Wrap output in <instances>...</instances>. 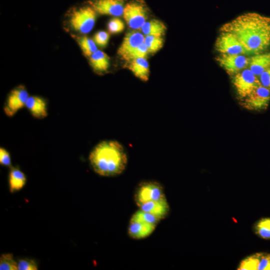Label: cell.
<instances>
[{"label": "cell", "mask_w": 270, "mask_h": 270, "mask_svg": "<svg viewBox=\"0 0 270 270\" xmlns=\"http://www.w3.org/2000/svg\"><path fill=\"white\" fill-rule=\"evenodd\" d=\"M220 32L234 35L249 54L264 52L270 46V16L256 12L242 14L224 24Z\"/></svg>", "instance_id": "cell-1"}, {"label": "cell", "mask_w": 270, "mask_h": 270, "mask_svg": "<svg viewBox=\"0 0 270 270\" xmlns=\"http://www.w3.org/2000/svg\"><path fill=\"white\" fill-rule=\"evenodd\" d=\"M88 159L94 170L104 176L120 174L125 170L128 162L124 147L114 140H103L98 144L90 152Z\"/></svg>", "instance_id": "cell-2"}, {"label": "cell", "mask_w": 270, "mask_h": 270, "mask_svg": "<svg viewBox=\"0 0 270 270\" xmlns=\"http://www.w3.org/2000/svg\"><path fill=\"white\" fill-rule=\"evenodd\" d=\"M97 14L88 4L75 8L72 12L69 17L70 27L80 34H88L94 26Z\"/></svg>", "instance_id": "cell-3"}, {"label": "cell", "mask_w": 270, "mask_h": 270, "mask_svg": "<svg viewBox=\"0 0 270 270\" xmlns=\"http://www.w3.org/2000/svg\"><path fill=\"white\" fill-rule=\"evenodd\" d=\"M149 14L150 10L144 0H131L126 4L122 16L130 28L139 30Z\"/></svg>", "instance_id": "cell-4"}, {"label": "cell", "mask_w": 270, "mask_h": 270, "mask_svg": "<svg viewBox=\"0 0 270 270\" xmlns=\"http://www.w3.org/2000/svg\"><path fill=\"white\" fill-rule=\"evenodd\" d=\"M232 83L238 98L242 100L262 84L258 77L246 68L232 76Z\"/></svg>", "instance_id": "cell-5"}, {"label": "cell", "mask_w": 270, "mask_h": 270, "mask_svg": "<svg viewBox=\"0 0 270 270\" xmlns=\"http://www.w3.org/2000/svg\"><path fill=\"white\" fill-rule=\"evenodd\" d=\"M214 47L219 54L249 55L238 38L227 32H220L216 40Z\"/></svg>", "instance_id": "cell-6"}, {"label": "cell", "mask_w": 270, "mask_h": 270, "mask_svg": "<svg viewBox=\"0 0 270 270\" xmlns=\"http://www.w3.org/2000/svg\"><path fill=\"white\" fill-rule=\"evenodd\" d=\"M219 65L231 77L248 68L250 58L244 54H222L216 58Z\"/></svg>", "instance_id": "cell-7"}, {"label": "cell", "mask_w": 270, "mask_h": 270, "mask_svg": "<svg viewBox=\"0 0 270 270\" xmlns=\"http://www.w3.org/2000/svg\"><path fill=\"white\" fill-rule=\"evenodd\" d=\"M29 97L28 92L22 85L12 89L8 94L3 108L5 114L13 116L21 108L26 106Z\"/></svg>", "instance_id": "cell-8"}, {"label": "cell", "mask_w": 270, "mask_h": 270, "mask_svg": "<svg viewBox=\"0 0 270 270\" xmlns=\"http://www.w3.org/2000/svg\"><path fill=\"white\" fill-rule=\"evenodd\" d=\"M240 100L242 106L247 110L256 111L266 110L270 102V90L261 85Z\"/></svg>", "instance_id": "cell-9"}, {"label": "cell", "mask_w": 270, "mask_h": 270, "mask_svg": "<svg viewBox=\"0 0 270 270\" xmlns=\"http://www.w3.org/2000/svg\"><path fill=\"white\" fill-rule=\"evenodd\" d=\"M162 186L155 182H147L140 184L135 194V201L138 206L146 202L165 198Z\"/></svg>", "instance_id": "cell-10"}, {"label": "cell", "mask_w": 270, "mask_h": 270, "mask_svg": "<svg viewBox=\"0 0 270 270\" xmlns=\"http://www.w3.org/2000/svg\"><path fill=\"white\" fill-rule=\"evenodd\" d=\"M126 0H90L88 3L98 14L120 16Z\"/></svg>", "instance_id": "cell-11"}, {"label": "cell", "mask_w": 270, "mask_h": 270, "mask_svg": "<svg viewBox=\"0 0 270 270\" xmlns=\"http://www.w3.org/2000/svg\"><path fill=\"white\" fill-rule=\"evenodd\" d=\"M144 35L139 30H134L127 32L118 50V55L122 60L138 46L144 42Z\"/></svg>", "instance_id": "cell-12"}, {"label": "cell", "mask_w": 270, "mask_h": 270, "mask_svg": "<svg viewBox=\"0 0 270 270\" xmlns=\"http://www.w3.org/2000/svg\"><path fill=\"white\" fill-rule=\"evenodd\" d=\"M239 270H270V254L257 252L248 256L240 264Z\"/></svg>", "instance_id": "cell-13"}, {"label": "cell", "mask_w": 270, "mask_h": 270, "mask_svg": "<svg viewBox=\"0 0 270 270\" xmlns=\"http://www.w3.org/2000/svg\"><path fill=\"white\" fill-rule=\"evenodd\" d=\"M26 107L32 116L42 119L48 116V104L44 98L36 96H29Z\"/></svg>", "instance_id": "cell-14"}, {"label": "cell", "mask_w": 270, "mask_h": 270, "mask_svg": "<svg viewBox=\"0 0 270 270\" xmlns=\"http://www.w3.org/2000/svg\"><path fill=\"white\" fill-rule=\"evenodd\" d=\"M124 66L129 70L134 75L143 82H147L150 78L149 64L146 58H140L126 62Z\"/></svg>", "instance_id": "cell-15"}, {"label": "cell", "mask_w": 270, "mask_h": 270, "mask_svg": "<svg viewBox=\"0 0 270 270\" xmlns=\"http://www.w3.org/2000/svg\"><path fill=\"white\" fill-rule=\"evenodd\" d=\"M140 210L150 212L162 220L168 215L170 207L166 198L146 202L139 206Z\"/></svg>", "instance_id": "cell-16"}, {"label": "cell", "mask_w": 270, "mask_h": 270, "mask_svg": "<svg viewBox=\"0 0 270 270\" xmlns=\"http://www.w3.org/2000/svg\"><path fill=\"white\" fill-rule=\"evenodd\" d=\"M270 66V52H262L250 57L248 68L258 78Z\"/></svg>", "instance_id": "cell-17"}, {"label": "cell", "mask_w": 270, "mask_h": 270, "mask_svg": "<svg viewBox=\"0 0 270 270\" xmlns=\"http://www.w3.org/2000/svg\"><path fill=\"white\" fill-rule=\"evenodd\" d=\"M156 226L138 220H130L128 228L130 236L136 240L146 238L154 230Z\"/></svg>", "instance_id": "cell-18"}, {"label": "cell", "mask_w": 270, "mask_h": 270, "mask_svg": "<svg viewBox=\"0 0 270 270\" xmlns=\"http://www.w3.org/2000/svg\"><path fill=\"white\" fill-rule=\"evenodd\" d=\"M89 62L92 70L98 74L106 72L110 66L109 56L100 50H97L89 57Z\"/></svg>", "instance_id": "cell-19"}, {"label": "cell", "mask_w": 270, "mask_h": 270, "mask_svg": "<svg viewBox=\"0 0 270 270\" xmlns=\"http://www.w3.org/2000/svg\"><path fill=\"white\" fill-rule=\"evenodd\" d=\"M166 27L160 20L152 19L146 22L139 30L144 36H162L166 32Z\"/></svg>", "instance_id": "cell-20"}, {"label": "cell", "mask_w": 270, "mask_h": 270, "mask_svg": "<svg viewBox=\"0 0 270 270\" xmlns=\"http://www.w3.org/2000/svg\"><path fill=\"white\" fill-rule=\"evenodd\" d=\"M26 178L24 174L18 167L11 166L8 174L10 191L14 192L22 189L25 185Z\"/></svg>", "instance_id": "cell-21"}, {"label": "cell", "mask_w": 270, "mask_h": 270, "mask_svg": "<svg viewBox=\"0 0 270 270\" xmlns=\"http://www.w3.org/2000/svg\"><path fill=\"white\" fill-rule=\"evenodd\" d=\"M78 44L84 54L90 57L97 50V45L90 38L84 36L78 38Z\"/></svg>", "instance_id": "cell-22"}, {"label": "cell", "mask_w": 270, "mask_h": 270, "mask_svg": "<svg viewBox=\"0 0 270 270\" xmlns=\"http://www.w3.org/2000/svg\"><path fill=\"white\" fill-rule=\"evenodd\" d=\"M254 232L256 235L264 240H270V218H263L255 224Z\"/></svg>", "instance_id": "cell-23"}, {"label": "cell", "mask_w": 270, "mask_h": 270, "mask_svg": "<svg viewBox=\"0 0 270 270\" xmlns=\"http://www.w3.org/2000/svg\"><path fill=\"white\" fill-rule=\"evenodd\" d=\"M144 43L149 53L154 54L162 48L164 40L162 36H144Z\"/></svg>", "instance_id": "cell-24"}, {"label": "cell", "mask_w": 270, "mask_h": 270, "mask_svg": "<svg viewBox=\"0 0 270 270\" xmlns=\"http://www.w3.org/2000/svg\"><path fill=\"white\" fill-rule=\"evenodd\" d=\"M160 220L154 215L141 210L136 212L130 219V220L144 222L156 226Z\"/></svg>", "instance_id": "cell-25"}, {"label": "cell", "mask_w": 270, "mask_h": 270, "mask_svg": "<svg viewBox=\"0 0 270 270\" xmlns=\"http://www.w3.org/2000/svg\"><path fill=\"white\" fill-rule=\"evenodd\" d=\"M0 270H18V264L14 260L11 254H2L0 258Z\"/></svg>", "instance_id": "cell-26"}, {"label": "cell", "mask_w": 270, "mask_h": 270, "mask_svg": "<svg viewBox=\"0 0 270 270\" xmlns=\"http://www.w3.org/2000/svg\"><path fill=\"white\" fill-rule=\"evenodd\" d=\"M148 49L144 42L134 49L126 58L125 60L128 62L133 60L144 58H146L148 54Z\"/></svg>", "instance_id": "cell-27"}, {"label": "cell", "mask_w": 270, "mask_h": 270, "mask_svg": "<svg viewBox=\"0 0 270 270\" xmlns=\"http://www.w3.org/2000/svg\"><path fill=\"white\" fill-rule=\"evenodd\" d=\"M124 22L118 18H114L108 24V29L110 33L118 34L122 32L124 28Z\"/></svg>", "instance_id": "cell-28"}, {"label": "cell", "mask_w": 270, "mask_h": 270, "mask_svg": "<svg viewBox=\"0 0 270 270\" xmlns=\"http://www.w3.org/2000/svg\"><path fill=\"white\" fill-rule=\"evenodd\" d=\"M110 38V34L105 31H99L95 34L93 40L96 44L100 47L106 46Z\"/></svg>", "instance_id": "cell-29"}, {"label": "cell", "mask_w": 270, "mask_h": 270, "mask_svg": "<svg viewBox=\"0 0 270 270\" xmlns=\"http://www.w3.org/2000/svg\"><path fill=\"white\" fill-rule=\"evenodd\" d=\"M18 268L19 270H37L38 266L34 260L22 259L18 261Z\"/></svg>", "instance_id": "cell-30"}, {"label": "cell", "mask_w": 270, "mask_h": 270, "mask_svg": "<svg viewBox=\"0 0 270 270\" xmlns=\"http://www.w3.org/2000/svg\"><path fill=\"white\" fill-rule=\"evenodd\" d=\"M0 164L10 168L12 166L10 156L8 152L4 148H0Z\"/></svg>", "instance_id": "cell-31"}, {"label": "cell", "mask_w": 270, "mask_h": 270, "mask_svg": "<svg viewBox=\"0 0 270 270\" xmlns=\"http://www.w3.org/2000/svg\"><path fill=\"white\" fill-rule=\"evenodd\" d=\"M262 86L270 90V66L258 77Z\"/></svg>", "instance_id": "cell-32"}]
</instances>
